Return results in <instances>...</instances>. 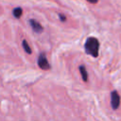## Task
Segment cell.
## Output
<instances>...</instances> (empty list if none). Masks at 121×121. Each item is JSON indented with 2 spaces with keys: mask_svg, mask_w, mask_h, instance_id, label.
I'll return each instance as SVG.
<instances>
[{
  "mask_svg": "<svg viewBox=\"0 0 121 121\" xmlns=\"http://www.w3.org/2000/svg\"><path fill=\"white\" fill-rule=\"evenodd\" d=\"M59 17H60V20L61 22H65V21H66V17H65L64 15H62V14H59Z\"/></svg>",
  "mask_w": 121,
  "mask_h": 121,
  "instance_id": "cell-8",
  "label": "cell"
},
{
  "mask_svg": "<svg viewBox=\"0 0 121 121\" xmlns=\"http://www.w3.org/2000/svg\"><path fill=\"white\" fill-rule=\"evenodd\" d=\"M120 102H121V98L119 94L117 93V91L113 90L111 93V106L112 108V110H117L120 106Z\"/></svg>",
  "mask_w": 121,
  "mask_h": 121,
  "instance_id": "cell-3",
  "label": "cell"
},
{
  "mask_svg": "<svg viewBox=\"0 0 121 121\" xmlns=\"http://www.w3.org/2000/svg\"><path fill=\"white\" fill-rule=\"evenodd\" d=\"M99 41L95 37H89L84 43L85 53L94 58H97L99 53Z\"/></svg>",
  "mask_w": 121,
  "mask_h": 121,
  "instance_id": "cell-1",
  "label": "cell"
},
{
  "mask_svg": "<svg viewBox=\"0 0 121 121\" xmlns=\"http://www.w3.org/2000/svg\"><path fill=\"white\" fill-rule=\"evenodd\" d=\"M37 63H38L39 68H41L42 70H49L50 67H51V65L48 62V60H47V58H46L44 53H41L39 55Z\"/></svg>",
  "mask_w": 121,
  "mask_h": 121,
  "instance_id": "cell-2",
  "label": "cell"
},
{
  "mask_svg": "<svg viewBox=\"0 0 121 121\" xmlns=\"http://www.w3.org/2000/svg\"><path fill=\"white\" fill-rule=\"evenodd\" d=\"M12 14H13V16H14L15 18L19 19V18L22 16V14H23V9H22L20 7H17V8H15V9L12 10Z\"/></svg>",
  "mask_w": 121,
  "mask_h": 121,
  "instance_id": "cell-7",
  "label": "cell"
},
{
  "mask_svg": "<svg viewBox=\"0 0 121 121\" xmlns=\"http://www.w3.org/2000/svg\"><path fill=\"white\" fill-rule=\"evenodd\" d=\"M22 46H23V48H24V50H25L26 53H27V54H29V55L32 53V49H31V47L29 46V44H28V43L26 42V40H24V41L22 42Z\"/></svg>",
  "mask_w": 121,
  "mask_h": 121,
  "instance_id": "cell-6",
  "label": "cell"
},
{
  "mask_svg": "<svg viewBox=\"0 0 121 121\" xmlns=\"http://www.w3.org/2000/svg\"><path fill=\"white\" fill-rule=\"evenodd\" d=\"M29 25L32 28V30L35 32V33H42L43 31V26L35 19H30L29 20Z\"/></svg>",
  "mask_w": 121,
  "mask_h": 121,
  "instance_id": "cell-4",
  "label": "cell"
},
{
  "mask_svg": "<svg viewBox=\"0 0 121 121\" xmlns=\"http://www.w3.org/2000/svg\"><path fill=\"white\" fill-rule=\"evenodd\" d=\"M86 1L89 2V3H91V4H96L98 0H86Z\"/></svg>",
  "mask_w": 121,
  "mask_h": 121,
  "instance_id": "cell-9",
  "label": "cell"
},
{
  "mask_svg": "<svg viewBox=\"0 0 121 121\" xmlns=\"http://www.w3.org/2000/svg\"><path fill=\"white\" fill-rule=\"evenodd\" d=\"M78 70H79V73L81 75V78L84 82H87L89 78H88V72H87V69L85 68L84 65H79L78 66Z\"/></svg>",
  "mask_w": 121,
  "mask_h": 121,
  "instance_id": "cell-5",
  "label": "cell"
}]
</instances>
